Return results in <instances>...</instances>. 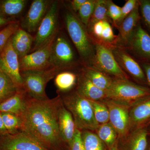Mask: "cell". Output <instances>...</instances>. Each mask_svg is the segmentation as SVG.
<instances>
[{"instance_id":"obj_1","label":"cell","mask_w":150,"mask_h":150,"mask_svg":"<svg viewBox=\"0 0 150 150\" xmlns=\"http://www.w3.org/2000/svg\"><path fill=\"white\" fill-rule=\"evenodd\" d=\"M61 96L39 100L28 96L26 109L21 116V131L34 137L49 150H62L65 144L59 132L58 112Z\"/></svg>"},{"instance_id":"obj_2","label":"cell","mask_w":150,"mask_h":150,"mask_svg":"<svg viewBox=\"0 0 150 150\" xmlns=\"http://www.w3.org/2000/svg\"><path fill=\"white\" fill-rule=\"evenodd\" d=\"M64 21L67 32L77 50L82 64L90 66L94 56L95 46L86 28L71 8L65 12Z\"/></svg>"},{"instance_id":"obj_3","label":"cell","mask_w":150,"mask_h":150,"mask_svg":"<svg viewBox=\"0 0 150 150\" xmlns=\"http://www.w3.org/2000/svg\"><path fill=\"white\" fill-rule=\"evenodd\" d=\"M59 95L65 107L72 114L77 129L96 131L99 125L95 118L90 100L76 91L62 96Z\"/></svg>"},{"instance_id":"obj_4","label":"cell","mask_w":150,"mask_h":150,"mask_svg":"<svg viewBox=\"0 0 150 150\" xmlns=\"http://www.w3.org/2000/svg\"><path fill=\"white\" fill-rule=\"evenodd\" d=\"M106 92V99L131 108L138 101L149 96L150 88L129 79L113 78L112 84Z\"/></svg>"},{"instance_id":"obj_5","label":"cell","mask_w":150,"mask_h":150,"mask_svg":"<svg viewBox=\"0 0 150 150\" xmlns=\"http://www.w3.org/2000/svg\"><path fill=\"white\" fill-rule=\"evenodd\" d=\"M59 72L54 68L44 71H21L22 88L30 98L39 100L48 99L46 92V85Z\"/></svg>"},{"instance_id":"obj_6","label":"cell","mask_w":150,"mask_h":150,"mask_svg":"<svg viewBox=\"0 0 150 150\" xmlns=\"http://www.w3.org/2000/svg\"><path fill=\"white\" fill-rule=\"evenodd\" d=\"M78 63L72 46L67 37L59 30L51 50L50 59L51 68L62 72L74 68Z\"/></svg>"},{"instance_id":"obj_7","label":"cell","mask_w":150,"mask_h":150,"mask_svg":"<svg viewBox=\"0 0 150 150\" xmlns=\"http://www.w3.org/2000/svg\"><path fill=\"white\" fill-rule=\"evenodd\" d=\"M59 2L53 1L38 26L30 53L48 43L59 32Z\"/></svg>"},{"instance_id":"obj_8","label":"cell","mask_w":150,"mask_h":150,"mask_svg":"<svg viewBox=\"0 0 150 150\" xmlns=\"http://www.w3.org/2000/svg\"><path fill=\"white\" fill-rule=\"evenodd\" d=\"M95 54L92 66L114 79H129V77L121 69L113 56L111 48L98 43H94ZM111 77V76H110Z\"/></svg>"},{"instance_id":"obj_9","label":"cell","mask_w":150,"mask_h":150,"mask_svg":"<svg viewBox=\"0 0 150 150\" xmlns=\"http://www.w3.org/2000/svg\"><path fill=\"white\" fill-rule=\"evenodd\" d=\"M120 46L139 59L141 63L150 62V35L143 28L140 22Z\"/></svg>"},{"instance_id":"obj_10","label":"cell","mask_w":150,"mask_h":150,"mask_svg":"<svg viewBox=\"0 0 150 150\" xmlns=\"http://www.w3.org/2000/svg\"><path fill=\"white\" fill-rule=\"evenodd\" d=\"M57 34L44 46L19 59L20 71L29 70L44 71L51 68L50 56Z\"/></svg>"},{"instance_id":"obj_11","label":"cell","mask_w":150,"mask_h":150,"mask_svg":"<svg viewBox=\"0 0 150 150\" xmlns=\"http://www.w3.org/2000/svg\"><path fill=\"white\" fill-rule=\"evenodd\" d=\"M107 106L109 113V123L118 134V138H123L130 133L129 110L130 107L110 99L102 100Z\"/></svg>"},{"instance_id":"obj_12","label":"cell","mask_w":150,"mask_h":150,"mask_svg":"<svg viewBox=\"0 0 150 150\" xmlns=\"http://www.w3.org/2000/svg\"><path fill=\"white\" fill-rule=\"evenodd\" d=\"M0 150H49L23 131L0 135Z\"/></svg>"},{"instance_id":"obj_13","label":"cell","mask_w":150,"mask_h":150,"mask_svg":"<svg viewBox=\"0 0 150 150\" xmlns=\"http://www.w3.org/2000/svg\"><path fill=\"white\" fill-rule=\"evenodd\" d=\"M112 54L121 69L141 85L148 87L144 72L141 65L123 47L116 46L111 48Z\"/></svg>"},{"instance_id":"obj_14","label":"cell","mask_w":150,"mask_h":150,"mask_svg":"<svg viewBox=\"0 0 150 150\" xmlns=\"http://www.w3.org/2000/svg\"><path fill=\"white\" fill-rule=\"evenodd\" d=\"M0 69L11 80L18 88H22V80L19 59L12 45L11 38L0 52Z\"/></svg>"},{"instance_id":"obj_15","label":"cell","mask_w":150,"mask_h":150,"mask_svg":"<svg viewBox=\"0 0 150 150\" xmlns=\"http://www.w3.org/2000/svg\"><path fill=\"white\" fill-rule=\"evenodd\" d=\"M52 1L49 0L33 1L27 13L20 23V27L30 33L37 31Z\"/></svg>"},{"instance_id":"obj_16","label":"cell","mask_w":150,"mask_h":150,"mask_svg":"<svg viewBox=\"0 0 150 150\" xmlns=\"http://www.w3.org/2000/svg\"><path fill=\"white\" fill-rule=\"evenodd\" d=\"M87 31L93 43H99L111 49L118 45V35L114 34L110 23L106 21L97 22Z\"/></svg>"},{"instance_id":"obj_17","label":"cell","mask_w":150,"mask_h":150,"mask_svg":"<svg viewBox=\"0 0 150 150\" xmlns=\"http://www.w3.org/2000/svg\"><path fill=\"white\" fill-rule=\"evenodd\" d=\"M129 119L130 132L146 126L150 121V96L130 108Z\"/></svg>"},{"instance_id":"obj_18","label":"cell","mask_w":150,"mask_h":150,"mask_svg":"<svg viewBox=\"0 0 150 150\" xmlns=\"http://www.w3.org/2000/svg\"><path fill=\"white\" fill-rule=\"evenodd\" d=\"M59 132L65 144L70 146L76 131V126L72 114L65 107L63 102L60 104L58 112Z\"/></svg>"},{"instance_id":"obj_19","label":"cell","mask_w":150,"mask_h":150,"mask_svg":"<svg viewBox=\"0 0 150 150\" xmlns=\"http://www.w3.org/2000/svg\"><path fill=\"white\" fill-rule=\"evenodd\" d=\"M149 131L146 127L131 131L122 138L123 142L121 150H147Z\"/></svg>"},{"instance_id":"obj_20","label":"cell","mask_w":150,"mask_h":150,"mask_svg":"<svg viewBox=\"0 0 150 150\" xmlns=\"http://www.w3.org/2000/svg\"><path fill=\"white\" fill-rule=\"evenodd\" d=\"M28 96L22 88L0 104V112L12 113L18 116L23 115L26 109Z\"/></svg>"},{"instance_id":"obj_21","label":"cell","mask_w":150,"mask_h":150,"mask_svg":"<svg viewBox=\"0 0 150 150\" xmlns=\"http://www.w3.org/2000/svg\"><path fill=\"white\" fill-rule=\"evenodd\" d=\"M76 91L87 99L102 101L106 99V92L95 86L81 72L78 75Z\"/></svg>"},{"instance_id":"obj_22","label":"cell","mask_w":150,"mask_h":150,"mask_svg":"<svg viewBox=\"0 0 150 150\" xmlns=\"http://www.w3.org/2000/svg\"><path fill=\"white\" fill-rule=\"evenodd\" d=\"M33 41L34 37L21 27L12 36V45L19 59L29 54Z\"/></svg>"},{"instance_id":"obj_23","label":"cell","mask_w":150,"mask_h":150,"mask_svg":"<svg viewBox=\"0 0 150 150\" xmlns=\"http://www.w3.org/2000/svg\"><path fill=\"white\" fill-rule=\"evenodd\" d=\"M139 1L135 8L123 21L117 28L119 31L118 41L117 46L123 44L131 35L133 30L140 22Z\"/></svg>"},{"instance_id":"obj_24","label":"cell","mask_w":150,"mask_h":150,"mask_svg":"<svg viewBox=\"0 0 150 150\" xmlns=\"http://www.w3.org/2000/svg\"><path fill=\"white\" fill-rule=\"evenodd\" d=\"M98 88L107 91L112 84L113 78L91 66L83 65L81 72Z\"/></svg>"},{"instance_id":"obj_25","label":"cell","mask_w":150,"mask_h":150,"mask_svg":"<svg viewBox=\"0 0 150 150\" xmlns=\"http://www.w3.org/2000/svg\"><path fill=\"white\" fill-rule=\"evenodd\" d=\"M28 1L26 0H0V16L7 19L16 21L22 13Z\"/></svg>"},{"instance_id":"obj_26","label":"cell","mask_w":150,"mask_h":150,"mask_svg":"<svg viewBox=\"0 0 150 150\" xmlns=\"http://www.w3.org/2000/svg\"><path fill=\"white\" fill-rule=\"evenodd\" d=\"M78 75L70 71L60 72L54 78V84L60 92L69 91L77 82Z\"/></svg>"},{"instance_id":"obj_27","label":"cell","mask_w":150,"mask_h":150,"mask_svg":"<svg viewBox=\"0 0 150 150\" xmlns=\"http://www.w3.org/2000/svg\"><path fill=\"white\" fill-rule=\"evenodd\" d=\"M96 131L98 137L109 149L119 139L117 132L109 122L100 125Z\"/></svg>"},{"instance_id":"obj_28","label":"cell","mask_w":150,"mask_h":150,"mask_svg":"<svg viewBox=\"0 0 150 150\" xmlns=\"http://www.w3.org/2000/svg\"><path fill=\"white\" fill-rule=\"evenodd\" d=\"M106 21L110 23L112 21L107 15V0H97L93 13L89 19L86 29L89 30L95 23L100 21Z\"/></svg>"},{"instance_id":"obj_29","label":"cell","mask_w":150,"mask_h":150,"mask_svg":"<svg viewBox=\"0 0 150 150\" xmlns=\"http://www.w3.org/2000/svg\"><path fill=\"white\" fill-rule=\"evenodd\" d=\"M19 89L0 69V104L16 93Z\"/></svg>"},{"instance_id":"obj_30","label":"cell","mask_w":150,"mask_h":150,"mask_svg":"<svg viewBox=\"0 0 150 150\" xmlns=\"http://www.w3.org/2000/svg\"><path fill=\"white\" fill-rule=\"evenodd\" d=\"M81 131L85 150H104V144L96 134L87 130Z\"/></svg>"},{"instance_id":"obj_31","label":"cell","mask_w":150,"mask_h":150,"mask_svg":"<svg viewBox=\"0 0 150 150\" xmlns=\"http://www.w3.org/2000/svg\"><path fill=\"white\" fill-rule=\"evenodd\" d=\"M1 114L4 124L9 134H16L21 131L22 121L21 116L6 112Z\"/></svg>"},{"instance_id":"obj_32","label":"cell","mask_w":150,"mask_h":150,"mask_svg":"<svg viewBox=\"0 0 150 150\" xmlns=\"http://www.w3.org/2000/svg\"><path fill=\"white\" fill-rule=\"evenodd\" d=\"M95 118L99 125L109 122V113L108 108L102 101L91 100Z\"/></svg>"},{"instance_id":"obj_33","label":"cell","mask_w":150,"mask_h":150,"mask_svg":"<svg viewBox=\"0 0 150 150\" xmlns=\"http://www.w3.org/2000/svg\"><path fill=\"white\" fill-rule=\"evenodd\" d=\"M20 27V21H18L7 25L0 30V52Z\"/></svg>"},{"instance_id":"obj_34","label":"cell","mask_w":150,"mask_h":150,"mask_svg":"<svg viewBox=\"0 0 150 150\" xmlns=\"http://www.w3.org/2000/svg\"><path fill=\"white\" fill-rule=\"evenodd\" d=\"M96 2L97 0H87L78 11V17L86 28L93 13Z\"/></svg>"},{"instance_id":"obj_35","label":"cell","mask_w":150,"mask_h":150,"mask_svg":"<svg viewBox=\"0 0 150 150\" xmlns=\"http://www.w3.org/2000/svg\"><path fill=\"white\" fill-rule=\"evenodd\" d=\"M139 1L140 16L142 17L144 24L150 32V0Z\"/></svg>"},{"instance_id":"obj_36","label":"cell","mask_w":150,"mask_h":150,"mask_svg":"<svg viewBox=\"0 0 150 150\" xmlns=\"http://www.w3.org/2000/svg\"><path fill=\"white\" fill-rule=\"evenodd\" d=\"M107 8L108 16L115 26L121 17V7L115 4L111 0H107Z\"/></svg>"},{"instance_id":"obj_37","label":"cell","mask_w":150,"mask_h":150,"mask_svg":"<svg viewBox=\"0 0 150 150\" xmlns=\"http://www.w3.org/2000/svg\"><path fill=\"white\" fill-rule=\"evenodd\" d=\"M138 2L139 1L137 0H128L126 1L125 4L121 7V17L114 26L116 28H118L120 26V25L126 17L128 16L135 8Z\"/></svg>"},{"instance_id":"obj_38","label":"cell","mask_w":150,"mask_h":150,"mask_svg":"<svg viewBox=\"0 0 150 150\" xmlns=\"http://www.w3.org/2000/svg\"><path fill=\"white\" fill-rule=\"evenodd\" d=\"M69 149L70 150H85L80 130L76 129L74 139Z\"/></svg>"},{"instance_id":"obj_39","label":"cell","mask_w":150,"mask_h":150,"mask_svg":"<svg viewBox=\"0 0 150 150\" xmlns=\"http://www.w3.org/2000/svg\"><path fill=\"white\" fill-rule=\"evenodd\" d=\"M140 65L144 72L148 87L150 88V62H142Z\"/></svg>"},{"instance_id":"obj_40","label":"cell","mask_w":150,"mask_h":150,"mask_svg":"<svg viewBox=\"0 0 150 150\" xmlns=\"http://www.w3.org/2000/svg\"><path fill=\"white\" fill-rule=\"evenodd\" d=\"M87 0H73L71 1V9L75 13H77L78 11L81 6L86 2Z\"/></svg>"},{"instance_id":"obj_41","label":"cell","mask_w":150,"mask_h":150,"mask_svg":"<svg viewBox=\"0 0 150 150\" xmlns=\"http://www.w3.org/2000/svg\"><path fill=\"white\" fill-rule=\"evenodd\" d=\"M8 134L4 124L1 113L0 112V135H6Z\"/></svg>"},{"instance_id":"obj_42","label":"cell","mask_w":150,"mask_h":150,"mask_svg":"<svg viewBox=\"0 0 150 150\" xmlns=\"http://www.w3.org/2000/svg\"><path fill=\"white\" fill-rule=\"evenodd\" d=\"M15 21H13L4 18L0 16V30L1 29L5 27L7 25Z\"/></svg>"},{"instance_id":"obj_43","label":"cell","mask_w":150,"mask_h":150,"mask_svg":"<svg viewBox=\"0 0 150 150\" xmlns=\"http://www.w3.org/2000/svg\"><path fill=\"white\" fill-rule=\"evenodd\" d=\"M118 139L113 146L109 149V150H118Z\"/></svg>"},{"instance_id":"obj_44","label":"cell","mask_w":150,"mask_h":150,"mask_svg":"<svg viewBox=\"0 0 150 150\" xmlns=\"http://www.w3.org/2000/svg\"><path fill=\"white\" fill-rule=\"evenodd\" d=\"M145 127H147L148 129H150V121L146 124Z\"/></svg>"},{"instance_id":"obj_45","label":"cell","mask_w":150,"mask_h":150,"mask_svg":"<svg viewBox=\"0 0 150 150\" xmlns=\"http://www.w3.org/2000/svg\"><path fill=\"white\" fill-rule=\"evenodd\" d=\"M148 150H150V146L149 148V149H148Z\"/></svg>"},{"instance_id":"obj_46","label":"cell","mask_w":150,"mask_h":150,"mask_svg":"<svg viewBox=\"0 0 150 150\" xmlns=\"http://www.w3.org/2000/svg\"><path fill=\"white\" fill-rule=\"evenodd\" d=\"M149 129V131L150 134V129Z\"/></svg>"}]
</instances>
